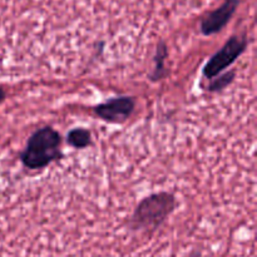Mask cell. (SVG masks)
Here are the masks:
<instances>
[{"label":"cell","instance_id":"6da1fadb","mask_svg":"<svg viewBox=\"0 0 257 257\" xmlns=\"http://www.w3.org/2000/svg\"><path fill=\"white\" fill-rule=\"evenodd\" d=\"M176 208L175 196L158 192L143 198L133 212L130 226L135 231L152 232L160 227Z\"/></svg>","mask_w":257,"mask_h":257},{"label":"cell","instance_id":"7a4b0ae2","mask_svg":"<svg viewBox=\"0 0 257 257\" xmlns=\"http://www.w3.org/2000/svg\"><path fill=\"white\" fill-rule=\"evenodd\" d=\"M60 143L62 138L57 131L52 127L40 128L29 138L22 153L23 165L29 170L47 167L62 155Z\"/></svg>","mask_w":257,"mask_h":257},{"label":"cell","instance_id":"3957f363","mask_svg":"<svg viewBox=\"0 0 257 257\" xmlns=\"http://www.w3.org/2000/svg\"><path fill=\"white\" fill-rule=\"evenodd\" d=\"M245 49L246 40L237 37H232L226 43L225 47L220 52L216 53L211 58L210 62L205 65V68H203V75L206 78H208V79H213L215 77H217L226 68L230 67L242 54Z\"/></svg>","mask_w":257,"mask_h":257},{"label":"cell","instance_id":"277c9868","mask_svg":"<svg viewBox=\"0 0 257 257\" xmlns=\"http://www.w3.org/2000/svg\"><path fill=\"white\" fill-rule=\"evenodd\" d=\"M136 102L133 98L130 97H120L113 98L108 102L102 103L94 108V112L97 113L98 117L107 122L112 123H122L124 122L135 110Z\"/></svg>","mask_w":257,"mask_h":257},{"label":"cell","instance_id":"5b68a950","mask_svg":"<svg viewBox=\"0 0 257 257\" xmlns=\"http://www.w3.org/2000/svg\"><path fill=\"white\" fill-rule=\"evenodd\" d=\"M238 4H240V0H225L217 9L208 13L203 18L201 22V32L205 35H211L220 32L235 14Z\"/></svg>","mask_w":257,"mask_h":257},{"label":"cell","instance_id":"8992f818","mask_svg":"<svg viewBox=\"0 0 257 257\" xmlns=\"http://www.w3.org/2000/svg\"><path fill=\"white\" fill-rule=\"evenodd\" d=\"M68 145L74 148H85L92 142L90 132L85 128H74L68 133Z\"/></svg>","mask_w":257,"mask_h":257},{"label":"cell","instance_id":"52a82bcc","mask_svg":"<svg viewBox=\"0 0 257 257\" xmlns=\"http://www.w3.org/2000/svg\"><path fill=\"white\" fill-rule=\"evenodd\" d=\"M167 57V49H166L165 44H160L157 49V54H156V68L155 72L152 74V79H160L161 75L165 74V69H163V64H165V59Z\"/></svg>","mask_w":257,"mask_h":257},{"label":"cell","instance_id":"ba28073f","mask_svg":"<svg viewBox=\"0 0 257 257\" xmlns=\"http://www.w3.org/2000/svg\"><path fill=\"white\" fill-rule=\"evenodd\" d=\"M232 78H233V73H230V74H225V75H222L221 78H217V80H216V82H213L212 84H211L210 90H217V89H221V88H225L226 85H227L228 83L232 80Z\"/></svg>","mask_w":257,"mask_h":257},{"label":"cell","instance_id":"9c48e42d","mask_svg":"<svg viewBox=\"0 0 257 257\" xmlns=\"http://www.w3.org/2000/svg\"><path fill=\"white\" fill-rule=\"evenodd\" d=\"M4 99H5V92L3 88H0V103H2Z\"/></svg>","mask_w":257,"mask_h":257}]
</instances>
